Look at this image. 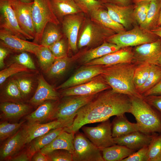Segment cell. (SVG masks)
<instances>
[{"mask_svg": "<svg viewBox=\"0 0 161 161\" xmlns=\"http://www.w3.org/2000/svg\"><path fill=\"white\" fill-rule=\"evenodd\" d=\"M160 38L151 31L143 29L137 24L130 30L110 36L106 41L114 44L121 48L134 47L154 42Z\"/></svg>", "mask_w": 161, "mask_h": 161, "instance_id": "obj_4", "label": "cell"}, {"mask_svg": "<svg viewBox=\"0 0 161 161\" xmlns=\"http://www.w3.org/2000/svg\"><path fill=\"white\" fill-rule=\"evenodd\" d=\"M82 10L88 14L92 10L104 7L99 0H74Z\"/></svg>", "mask_w": 161, "mask_h": 161, "instance_id": "obj_45", "label": "cell"}, {"mask_svg": "<svg viewBox=\"0 0 161 161\" xmlns=\"http://www.w3.org/2000/svg\"><path fill=\"white\" fill-rule=\"evenodd\" d=\"M72 61V58L67 56L55 58L47 72L48 75L51 78L58 77L61 76L67 70Z\"/></svg>", "mask_w": 161, "mask_h": 161, "instance_id": "obj_36", "label": "cell"}, {"mask_svg": "<svg viewBox=\"0 0 161 161\" xmlns=\"http://www.w3.org/2000/svg\"><path fill=\"white\" fill-rule=\"evenodd\" d=\"M65 127L52 129L31 141L27 149L31 156L32 157L35 153L49 144L60 133L65 131Z\"/></svg>", "mask_w": 161, "mask_h": 161, "instance_id": "obj_29", "label": "cell"}, {"mask_svg": "<svg viewBox=\"0 0 161 161\" xmlns=\"http://www.w3.org/2000/svg\"><path fill=\"white\" fill-rule=\"evenodd\" d=\"M151 65L144 64L138 65L134 72L133 80L135 87L137 89L145 82L148 77Z\"/></svg>", "mask_w": 161, "mask_h": 161, "instance_id": "obj_38", "label": "cell"}, {"mask_svg": "<svg viewBox=\"0 0 161 161\" xmlns=\"http://www.w3.org/2000/svg\"><path fill=\"white\" fill-rule=\"evenodd\" d=\"M104 8V6L91 11L89 14L90 18L100 25L112 30L116 33L126 30L123 25L111 18L107 10Z\"/></svg>", "mask_w": 161, "mask_h": 161, "instance_id": "obj_25", "label": "cell"}, {"mask_svg": "<svg viewBox=\"0 0 161 161\" xmlns=\"http://www.w3.org/2000/svg\"><path fill=\"white\" fill-rule=\"evenodd\" d=\"M1 118L7 120H16L23 116L29 112L28 105L20 102H2L0 106Z\"/></svg>", "mask_w": 161, "mask_h": 161, "instance_id": "obj_24", "label": "cell"}, {"mask_svg": "<svg viewBox=\"0 0 161 161\" xmlns=\"http://www.w3.org/2000/svg\"><path fill=\"white\" fill-rule=\"evenodd\" d=\"M137 66L132 62L103 65L100 75L114 91L129 96L143 97L137 92L134 82Z\"/></svg>", "mask_w": 161, "mask_h": 161, "instance_id": "obj_2", "label": "cell"}, {"mask_svg": "<svg viewBox=\"0 0 161 161\" xmlns=\"http://www.w3.org/2000/svg\"><path fill=\"white\" fill-rule=\"evenodd\" d=\"M28 69L26 67L16 62L11 64L8 67L0 71V84L4 83L9 77L19 72L27 71Z\"/></svg>", "mask_w": 161, "mask_h": 161, "instance_id": "obj_43", "label": "cell"}, {"mask_svg": "<svg viewBox=\"0 0 161 161\" xmlns=\"http://www.w3.org/2000/svg\"><path fill=\"white\" fill-rule=\"evenodd\" d=\"M64 97L56 105L50 120H66L75 117L77 111L98 94Z\"/></svg>", "mask_w": 161, "mask_h": 161, "instance_id": "obj_7", "label": "cell"}, {"mask_svg": "<svg viewBox=\"0 0 161 161\" xmlns=\"http://www.w3.org/2000/svg\"><path fill=\"white\" fill-rule=\"evenodd\" d=\"M58 25L51 23L47 24L42 34L40 45L49 47L63 37L64 34Z\"/></svg>", "mask_w": 161, "mask_h": 161, "instance_id": "obj_33", "label": "cell"}, {"mask_svg": "<svg viewBox=\"0 0 161 161\" xmlns=\"http://www.w3.org/2000/svg\"><path fill=\"white\" fill-rule=\"evenodd\" d=\"M151 31L161 38V25L157 26Z\"/></svg>", "mask_w": 161, "mask_h": 161, "instance_id": "obj_55", "label": "cell"}, {"mask_svg": "<svg viewBox=\"0 0 161 161\" xmlns=\"http://www.w3.org/2000/svg\"><path fill=\"white\" fill-rule=\"evenodd\" d=\"M120 48L116 44L106 41L97 47L86 52L81 57L80 62L84 65L91 61L115 52Z\"/></svg>", "mask_w": 161, "mask_h": 161, "instance_id": "obj_28", "label": "cell"}, {"mask_svg": "<svg viewBox=\"0 0 161 161\" xmlns=\"http://www.w3.org/2000/svg\"><path fill=\"white\" fill-rule=\"evenodd\" d=\"M161 94V80L155 86L144 93L143 97Z\"/></svg>", "mask_w": 161, "mask_h": 161, "instance_id": "obj_52", "label": "cell"}, {"mask_svg": "<svg viewBox=\"0 0 161 161\" xmlns=\"http://www.w3.org/2000/svg\"><path fill=\"white\" fill-rule=\"evenodd\" d=\"M85 20L81 13L65 16L61 21L63 34L67 40L69 47L73 51L78 49L79 33Z\"/></svg>", "mask_w": 161, "mask_h": 161, "instance_id": "obj_12", "label": "cell"}, {"mask_svg": "<svg viewBox=\"0 0 161 161\" xmlns=\"http://www.w3.org/2000/svg\"><path fill=\"white\" fill-rule=\"evenodd\" d=\"M104 161H122L136 151L123 145L115 144L101 150Z\"/></svg>", "mask_w": 161, "mask_h": 161, "instance_id": "obj_31", "label": "cell"}, {"mask_svg": "<svg viewBox=\"0 0 161 161\" xmlns=\"http://www.w3.org/2000/svg\"><path fill=\"white\" fill-rule=\"evenodd\" d=\"M103 5L106 9L111 18L123 25L126 30H130L138 24L133 14L135 4L126 6H121L110 4Z\"/></svg>", "mask_w": 161, "mask_h": 161, "instance_id": "obj_15", "label": "cell"}, {"mask_svg": "<svg viewBox=\"0 0 161 161\" xmlns=\"http://www.w3.org/2000/svg\"><path fill=\"white\" fill-rule=\"evenodd\" d=\"M42 69L47 72L55 58L48 47L41 46L36 55Z\"/></svg>", "mask_w": 161, "mask_h": 161, "instance_id": "obj_37", "label": "cell"}, {"mask_svg": "<svg viewBox=\"0 0 161 161\" xmlns=\"http://www.w3.org/2000/svg\"><path fill=\"white\" fill-rule=\"evenodd\" d=\"M148 147H144L136 151L122 161H148Z\"/></svg>", "mask_w": 161, "mask_h": 161, "instance_id": "obj_47", "label": "cell"}, {"mask_svg": "<svg viewBox=\"0 0 161 161\" xmlns=\"http://www.w3.org/2000/svg\"><path fill=\"white\" fill-rule=\"evenodd\" d=\"M68 42L63 37L49 47L55 58L67 56Z\"/></svg>", "mask_w": 161, "mask_h": 161, "instance_id": "obj_42", "label": "cell"}, {"mask_svg": "<svg viewBox=\"0 0 161 161\" xmlns=\"http://www.w3.org/2000/svg\"><path fill=\"white\" fill-rule=\"evenodd\" d=\"M32 13L36 31L34 42L40 44L42 34L47 24L51 23L59 25L60 22L53 12L51 0H33Z\"/></svg>", "mask_w": 161, "mask_h": 161, "instance_id": "obj_5", "label": "cell"}, {"mask_svg": "<svg viewBox=\"0 0 161 161\" xmlns=\"http://www.w3.org/2000/svg\"><path fill=\"white\" fill-rule=\"evenodd\" d=\"M124 114L116 116L111 123L112 134L113 138L139 131L137 123L130 122Z\"/></svg>", "mask_w": 161, "mask_h": 161, "instance_id": "obj_26", "label": "cell"}, {"mask_svg": "<svg viewBox=\"0 0 161 161\" xmlns=\"http://www.w3.org/2000/svg\"><path fill=\"white\" fill-rule=\"evenodd\" d=\"M132 63L137 65L148 64H157L161 56V38L154 42L133 47Z\"/></svg>", "mask_w": 161, "mask_h": 161, "instance_id": "obj_11", "label": "cell"}, {"mask_svg": "<svg viewBox=\"0 0 161 161\" xmlns=\"http://www.w3.org/2000/svg\"><path fill=\"white\" fill-rule=\"evenodd\" d=\"M25 3H30L33 1V0H19Z\"/></svg>", "mask_w": 161, "mask_h": 161, "instance_id": "obj_58", "label": "cell"}, {"mask_svg": "<svg viewBox=\"0 0 161 161\" xmlns=\"http://www.w3.org/2000/svg\"><path fill=\"white\" fill-rule=\"evenodd\" d=\"M161 8V0H153L151 1L145 20L140 27L151 31L157 25Z\"/></svg>", "mask_w": 161, "mask_h": 161, "instance_id": "obj_32", "label": "cell"}, {"mask_svg": "<svg viewBox=\"0 0 161 161\" xmlns=\"http://www.w3.org/2000/svg\"><path fill=\"white\" fill-rule=\"evenodd\" d=\"M161 156V134H157L152 140L148 147V161H155Z\"/></svg>", "mask_w": 161, "mask_h": 161, "instance_id": "obj_41", "label": "cell"}, {"mask_svg": "<svg viewBox=\"0 0 161 161\" xmlns=\"http://www.w3.org/2000/svg\"><path fill=\"white\" fill-rule=\"evenodd\" d=\"M131 106L129 96L111 89L103 91L77 111L72 123L65 127V131L75 134L86 124L101 122L114 116L129 113Z\"/></svg>", "mask_w": 161, "mask_h": 161, "instance_id": "obj_1", "label": "cell"}, {"mask_svg": "<svg viewBox=\"0 0 161 161\" xmlns=\"http://www.w3.org/2000/svg\"><path fill=\"white\" fill-rule=\"evenodd\" d=\"M81 129L86 137L100 150L116 144L112 136L111 123L109 119L96 126H84Z\"/></svg>", "mask_w": 161, "mask_h": 161, "instance_id": "obj_9", "label": "cell"}, {"mask_svg": "<svg viewBox=\"0 0 161 161\" xmlns=\"http://www.w3.org/2000/svg\"><path fill=\"white\" fill-rule=\"evenodd\" d=\"M53 12L59 20L65 16L83 13L74 0H51Z\"/></svg>", "mask_w": 161, "mask_h": 161, "instance_id": "obj_27", "label": "cell"}, {"mask_svg": "<svg viewBox=\"0 0 161 161\" xmlns=\"http://www.w3.org/2000/svg\"><path fill=\"white\" fill-rule=\"evenodd\" d=\"M78 36L77 47L81 48L101 44L110 36L116 33L92 20H85Z\"/></svg>", "mask_w": 161, "mask_h": 161, "instance_id": "obj_6", "label": "cell"}, {"mask_svg": "<svg viewBox=\"0 0 161 161\" xmlns=\"http://www.w3.org/2000/svg\"><path fill=\"white\" fill-rule=\"evenodd\" d=\"M10 52L8 49L1 45L0 47V67L2 68L4 65V60Z\"/></svg>", "mask_w": 161, "mask_h": 161, "instance_id": "obj_53", "label": "cell"}, {"mask_svg": "<svg viewBox=\"0 0 161 161\" xmlns=\"http://www.w3.org/2000/svg\"><path fill=\"white\" fill-rule=\"evenodd\" d=\"M157 134H146L138 131L120 137L114 138L116 144L125 146L137 151L145 146H148Z\"/></svg>", "mask_w": 161, "mask_h": 161, "instance_id": "obj_19", "label": "cell"}, {"mask_svg": "<svg viewBox=\"0 0 161 161\" xmlns=\"http://www.w3.org/2000/svg\"><path fill=\"white\" fill-rule=\"evenodd\" d=\"M74 117L66 120H55L46 123H28L25 127V144L30 143L35 138L42 135L51 130L58 128L69 127L72 123Z\"/></svg>", "mask_w": 161, "mask_h": 161, "instance_id": "obj_18", "label": "cell"}, {"mask_svg": "<svg viewBox=\"0 0 161 161\" xmlns=\"http://www.w3.org/2000/svg\"><path fill=\"white\" fill-rule=\"evenodd\" d=\"M11 0L12 6L21 29L34 39L36 36V31L32 13L33 1L25 3L19 0Z\"/></svg>", "mask_w": 161, "mask_h": 161, "instance_id": "obj_13", "label": "cell"}, {"mask_svg": "<svg viewBox=\"0 0 161 161\" xmlns=\"http://www.w3.org/2000/svg\"><path fill=\"white\" fill-rule=\"evenodd\" d=\"M103 4H112L121 6H126L133 4L134 0H100Z\"/></svg>", "mask_w": 161, "mask_h": 161, "instance_id": "obj_50", "label": "cell"}, {"mask_svg": "<svg viewBox=\"0 0 161 161\" xmlns=\"http://www.w3.org/2000/svg\"><path fill=\"white\" fill-rule=\"evenodd\" d=\"M133 59V47H126L91 61L84 65H110L120 63H131Z\"/></svg>", "mask_w": 161, "mask_h": 161, "instance_id": "obj_20", "label": "cell"}, {"mask_svg": "<svg viewBox=\"0 0 161 161\" xmlns=\"http://www.w3.org/2000/svg\"><path fill=\"white\" fill-rule=\"evenodd\" d=\"M0 43L9 49L20 52H28L35 55L41 45L31 42L13 35L7 31L0 29Z\"/></svg>", "mask_w": 161, "mask_h": 161, "instance_id": "obj_14", "label": "cell"}, {"mask_svg": "<svg viewBox=\"0 0 161 161\" xmlns=\"http://www.w3.org/2000/svg\"><path fill=\"white\" fill-rule=\"evenodd\" d=\"M144 100L161 114V94L143 97Z\"/></svg>", "mask_w": 161, "mask_h": 161, "instance_id": "obj_49", "label": "cell"}, {"mask_svg": "<svg viewBox=\"0 0 161 161\" xmlns=\"http://www.w3.org/2000/svg\"><path fill=\"white\" fill-rule=\"evenodd\" d=\"M23 98L27 96L31 92L32 88L31 80L27 78H19L15 79Z\"/></svg>", "mask_w": 161, "mask_h": 161, "instance_id": "obj_48", "label": "cell"}, {"mask_svg": "<svg viewBox=\"0 0 161 161\" xmlns=\"http://www.w3.org/2000/svg\"><path fill=\"white\" fill-rule=\"evenodd\" d=\"M8 138L0 147L1 160L8 159L15 155L26 144L25 127Z\"/></svg>", "mask_w": 161, "mask_h": 161, "instance_id": "obj_21", "label": "cell"}, {"mask_svg": "<svg viewBox=\"0 0 161 161\" xmlns=\"http://www.w3.org/2000/svg\"><path fill=\"white\" fill-rule=\"evenodd\" d=\"M75 134L64 131L40 151L43 154L47 155L55 150L65 149L72 154L74 150L73 143Z\"/></svg>", "mask_w": 161, "mask_h": 161, "instance_id": "obj_23", "label": "cell"}, {"mask_svg": "<svg viewBox=\"0 0 161 161\" xmlns=\"http://www.w3.org/2000/svg\"><path fill=\"white\" fill-rule=\"evenodd\" d=\"M161 80V67L157 64H151L149 75L144 84L137 89L142 95L153 88Z\"/></svg>", "mask_w": 161, "mask_h": 161, "instance_id": "obj_34", "label": "cell"}, {"mask_svg": "<svg viewBox=\"0 0 161 161\" xmlns=\"http://www.w3.org/2000/svg\"><path fill=\"white\" fill-rule=\"evenodd\" d=\"M49 161H73L72 154L65 149H57L46 155Z\"/></svg>", "mask_w": 161, "mask_h": 161, "instance_id": "obj_44", "label": "cell"}, {"mask_svg": "<svg viewBox=\"0 0 161 161\" xmlns=\"http://www.w3.org/2000/svg\"></svg>", "mask_w": 161, "mask_h": 161, "instance_id": "obj_60", "label": "cell"}, {"mask_svg": "<svg viewBox=\"0 0 161 161\" xmlns=\"http://www.w3.org/2000/svg\"><path fill=\"white\" fill-rule=\"evenodd\" d=\"M73 161H104L101 151L79 131L75 134Z\"/></svg>", "mask_w": 161, "mask_h": 161, "instance_id": "obj_8", "label": "cell"}, {"mask_svg": "<svg viewBox=\"0 0 161 161\" xmlns=\"http://www.w3.org/2000/svg\"><path fill=\"white\" fill-rule=\"evenodd\" d=\"M129 97L131 102L129 113L135 117L139 131L148 134L161 133V114L143 97Z\"/></svg>", "mask_w": 161, "mask_h": 161, "instance_id": "obj_3", "label": "cell"}, {"mask_svg": "<svg viewBox=\"0 0 161 161\" xmlns=\"http://www.w3.org/2000/svg\"><path fill=\"white\" fill-rule=\"evenodd\" d=\"M1 96L2 102L21 103L23 98L15 79L9 81Z\"/></svg>", "mask_w": 161, "mask_h": 161, "instance_id": "obj_35", "label": "cell"}, {"mask_svg": "<svg viewBox=\"0 0 161 161\" xmlns=\"http://www.w3.org/2000/svg\"><path fill=\"white\" fill-rule=\"evenodd\" d=\"M32 157L27 150L15 155L8 159L11 161H28L31 160Z\"/></svg>", "mask_w": 161, "mask_h": 161, "instance_id": "obj_51", "label": "cell"}, {"mask_svg": "<svg viewBox=\"0 0 161 161\" xmlns=\"http://www.w3.org/2000/svg\"><path fill=\"white\" fill-rule=\"evenodd\" d=\"M157 65L161 67V56L158 61Z\"/></svg>", "mask_w": 161, "mask_h": 161, "instance_id": "obj_59", "label": "cell"}, {"mask_svg": "<svg viewBox=\"0 0 161 161\" xmlns=\"http://www.w3.org/2000/svg\"><path fill=\"white\" fill-rule=\"evenodd\" d=\"M56 106L51 101L44 102L36 110L26 117L28 123H41L50 120Z\"/></svg>", "mask_w": 161, "mask_h": 161, "instance_id": "obj_30", "label": "cell"}, {"mask_svg": "<svg viewBox=\"0 0 161 161\" xmlns=\"http://www.w3.org/2000/svg\"><path fill=\"white\" fill-rule=\"evenodd\" d=\"M31 161H49L46 155L42 154L40 151L35 153L32 156Z\"/></svg>", "mask_w": 161, "mask_h": 161, "instance_id": "obj_54", "label": "cell"}, {"mask_svg": "<svg viewBox=\"0 0 161 161\" xmlns=\"http://www.w3.org/2000/svg\"><path fill=\"white\" fill-rule=\"evenodd\" d=\"M161 25V8L160 10L159 19L158 21L157 26Z\"/></svg>", "mask_w": 161, "mask_h": 161, "instance_id": "obj_56", "label": "cell"}, {"mask_svg": "<svg viewBox=\"0 0 161 161\" xmlns=\"http://www.w3.org/2000/svg\"><path fill=\"white\" fill-rule=\"evenodd\" d=\"M103 65H84L79 68L58 89H65L88 82L101 75Z\"/></svg>", "mask_w": 161, "mask_h": 161, "instance_id": "obj_17", "label": "cell"}, {"mask_svg": "<svg viewBox=\"0 0 161 161\" xmlns=\"http://www.w3.org/2000/svg\"><path fill=\"white\" fill-rule=\"evenodd\" d=\"M24 121L19 123H10L6 121L0 124V140L1 141L9 138L15 134L22 125Z\"/></svg>", "mask_w": 161, "mask_h": 161, "instance_id": "obj_39", "label": "cell"}, {"mask_svg": "<svg viewBox=\"0 0 161 161\" xmlns=\"http://www.w3.org/2000/svg\"><path fill=\"white\" fill-rule=\"evenodd\" d=\"M0 28L22 39L34 40L21 29L11 0H0Z\"/></svg>", "mask_w": 161, "mask_h": 161, "instance_id": "obj_10", "label": "cell"}, {"mask_svg": "<svg viewBox=\"0 0 161 161\" xmlns=\"http://www.w3.org/2000/svg\"><path fill=\"white\" fill-rule=\"evenodd\" d=\"M59 97V93L41 76L38 78L37 89L30 102L32 104L38 105L49 100H58Z\"/></svg>", "mask_w": 161, "mask_h": 161, "instance_id": "obj_22", "label": "cell"}, {"mask_svg": "<svg viewBox=\"0 0 161 161\" xmlns=\"http://www.w3.org/2000/svg\"><path fill=\"white\" fill-rule=\"evenodd\" d=\"M110 89V86L100 75L88 82L64 89L61 92V95L63 97L89 95Z\"/></svg>", "mask_w": 161, "mask_h": 161, "instance_id": "obj_16", "label": "cell"}, {"mask_svg": "<svg viewBox=\"0 0 161 161\" xmlns=\"http://www.w3.org/2000/svg\"><path fill=\"white\" fill-rule=\"evenodd\" d=\"M16 63L21 65L28 69H35L34 64L30 56L26 52H22L13 58Z\"/></svg>", "mask_w": 161, "mask_h": 161, "instance_id": "obj_46", "label": "cell"}, {"mask_svg": "<svg viewBox=\"0 0 161 161\" xmlns=\"http://www.w3.org/2000/svg\"><path fill=\"white\" fill-rule=\"evenodd\" d=\"M153 0H134V3L135 4L141 1H151Z\"/></svg>", "mask_w": 161, "mask_h": 161, "instance_id": "obj_57", "label": "cell"}, {"mask_svg": "<svg viewBox=\"0 0 161 161\" xmlns=\"http://www.w3.org/2000/svg\"><path fill=\"white\" fill-rule=\"evenodd\" d=\"M151 1H143L135 4L133 16L135 21L140 26L142 25L145 20Z\"/></svg>", "mask_w": 161, "mask_h": 161, "instance_id": "obj_40", "label": "cell"}]
</instances>
